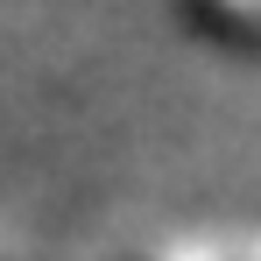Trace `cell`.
<instances>
[{
	"label": "cell",
	"mask_w": 261,
	"mask_h": 261,
	"mask_svg": "<svg viewBox=\"0 0 261 261\" xmlns=\"http://www.w3.org/2000/svg\"><path fill=\"white\" fill-rule=\"evenodd\" d=\"M120 261H261V226H176L148 233Z\"/></svg>",
	"instance_id": "cell-1"
},
{
	"label": "cell",
	"mask_w": 261,
	"mask_h": 261,
	"mask_svg": "<svg viewBox=\"0 0 261 261\" xmlns=\"http://www.w3.org/2000/svg\"><path fill=\"white\" fill-rule=\"evenodd\" d=\"M176 14L212 49H261V0H176Z\"/></svg>",
	"instance_id": "cell-2"
}]
</instances>
